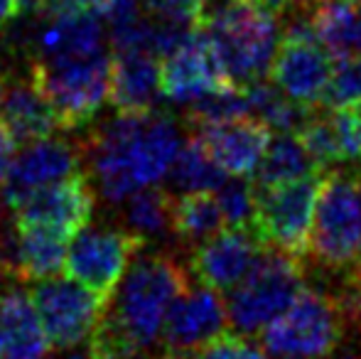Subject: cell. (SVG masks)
<instances>
[{
    "label": "cell",
    "mask_w": 361,
    "mask_h": 359,
    "mask_svg": "<svg viewBox=\"0 0 361 359\" xmlns=\"http://www.w3.org/2000/svg\"><path fill=\"white\" fill-rule=\"evenodd\" d=\"M361 249V168L322 175L314 205L310 254L329 273L352 266Z\"/></svg>",
    "instance_id": "obj_4"
},
{
    "label": "cell",
    "mask_w": 361,
    "mask_h": 359,
    "mask_svg": "<svg viewBox=\"0 0 361 359\" xmlns=\"http://www.w3.org/2000/svg\"><path fill=\"white\" fill-rule=\"evenodd\" d=\"M281 42L271 67L273 84L293 101L314 109L327 94L334 72L332 57L319 42Z\"/></svg>",
    "instance_id": "obj_15"
},
{
    "label": "cell",
    "mask_w": 361,
    "mask_h": 359,
    "mask_svg": "<svg viewBox=\"0 0 361 359\" xmlns=\"http://www.w3.org/2000/svg\"><path fill=\"white\" fill-rule=\"evenodd\" d=\"M305 286L302 259L266 246L251 273L228 296V322L243 335L263 332L293 305Z\"/></svg>",
    "instance_id": "obj_6"
},
{
    "label": "cell",
    "mask_w": 361,
    "mask_h": 359,
    "mask_svg": "<svg viewBox=\"0 0 361 359\" xmlns=\"http://www.w3.org/2000/svg\"><path fill=\"white\" fill-rule=\"evenodd\" d=\"M32 303L54 350H74L89 342L106 308L96 293L69 276L39 281L32 291Z\"/></svg>",
    "instance_id": "obj_10"
},
{
    "label": "cell",
    "mask_w": 361,
    "mask_h": 359,
    "mask_svg": "<svg viewBox=\"0 0 361 359\" xmlns=\"http://www.w3.org/2000/svg\"><path fill=\"white\" fill-rule=\"evenodd\" d=\"M172 205L162 187L152 185L138 190L126 200V221L133 234L140 239H160L172 229Z\"/></svg>",
    "instance_id": "obj_28"
},
{
    "label": "cell",
    "mask_w": 361,
    "mask_h": 359,
    "mask_svg": "<svg viewBox=\"0 0 361 359\" xmlns=\"http://www.w3.org/2000/svg\"><path fill=\"white\" fill-rule=\"evenodd\" d=\"M226 322V303L221 300L219 291L209 286L187 288L167 315L162 340H165V347L195 350L216 337L219 332H224Z\"/></svg>",
    "instance_id": "obj_17"
},
{
    "label": "cell",
    "mask_w": 361,
    "mask_h": 359,
    "mask_svg": "<svg viewBox=\"0 0 361 359\" xmlns=\"http://www.w3.org/2000/svg\"><path fill=\"white\" fill-rule=\"evenodd\" d=\"M172 185L182 192H214L226 180L221 165L212 158L207 145L197 135L182 143L170 170Z\"/></svg>",
    "instance_id": "obj_27"
},
{
    "label": "cell",
    "mask_w": 361,
    "mask_h": 359,
    "mask_svg": "<svg viewBox=\"0 0 361 359\" xmlns=\"http://www.w3.org/2000/svg\"><path fill=\"white\" fill-rule=\"evenodd\" d=\"M195 359H266V350L243 332H219L200 347Z\"/></svg>",
    "instance_id": "obj_34"
},
{
    "label": "cell",
    "mask_w": 361,
    "mask_h": 359,
    "mask_svg": "<svg viewBox=\"0 0 361 359\" xmlns=\"http://www.w3.org/2000/svg\"><path fill=\"white\" fill-rule=\"evenodd\" d=\"M332 359H361V352L359 350H344L339 355H334Z\"/></svg>",
    "instance_id": "obj_42"
},
{
    "label": "cell",
    "mask_w": 361,
    "mask_h": 359,
    "mask_svg": "<svg viewBox=\"0 0 361 359\" xmlns=\"http://www.w3.org/2000/svg\"><path fill=\"white\" fill-rule=\"evenodd\" d=\"M20 13V3L18 0H0V30L8 28Z\"/></svg>",
    "instance_id": "obj_39"
},
{
    "label": "cell",
    "mask_w": 361,
    "mask_h": 359,
    "mask_svg": "<svg viewBox=\"0 0 361 359\" xmlns=\"http://www.w3.org/2000/svg\"><path fill=\"white\" fill-rule=\"evenodd\" d=\"M352 109L357 111V116H359V121H361V101H357V104H354Z\"/></svg>",
    "instance_id": "obj_46"
},
{
    "label": "cell",
    "mask_w": 361,
    "mask_h": 359,
    "mask_svg": "<svg viewBox=\"0 0 361 359\" xmlns=\"http://www.w3.org/2000/svg\"><path fill=\"white\" fill-rule=\"evenodd\" d=\"M18 3L20 10H25V13H42V10H47V5L52 0H18Z\"/></svg>",
    "instance_id": "obj_40"
},
{
    "label": "cell",
    "mask_w": 361,
    "mask_h": 359,
    "mask_svg": "<svg viewBox=\"0 0 361 359\" xmlns=\"http://www.w3.org/2000/svg\"><path fill=\"white\" fill-rule=\"evenodd\" d=\"M30 79L54 106L62 128H81L109 101L111 57L99 52L79 59H39Z\"/></svg>",
    "instance_id": "obj_7"
},
{
    "label": "cell",
    "mask_w": 361,
    "mask_h": 359,
    "mask_svg": "<svg viewBox=\"0 0 361 359\" xmlns=\"http://www.w3.org/2000/svg\"><path fill=\"white\" fill-rule=\"evenodd\" d=\"M261 8H266L268 13H273L276 18H286L290 13H298V10H307L314 8L317 0H253Z\"/></svg>",
    "instance_id": "obj_38"
},
{
    "label": "cell",
    "mask_w": 361,
    "mask_h": 359,
    "mask_svg": "<svg viewBox=\"0 0 361 359\" xmlns=\"http://www.w3.org/2000/svg\"><path fill=\"white\" fill-rule=\"evenodd\" d=\"M322 175L314 173L302 180L276 187H258V209L253 231L271 249L286 251L295 259L310 254L314 205Z\"/></svg>",
    "instance_id": "obj_9"
},
{
    "label": "cell",
    "mask_w": 361,
    "mask_h": 359,
    "mask_svg": "<svg viewBox=\"0 0 361 359\" xmlns=\"http://www.w3.org/2000/svg\"><path fill=\"white\" fill-rule=\"evenodd\" d=\"M317 39L332 59L352 57L359 39V8L354 0H317L314 5Z\"/></svg>",
    "instance_id": "obj_25"
},
{
    "label": "cell",
    "mask_w": 361,
    "mask_h": 359,
    "mask_svg": "<svg viewBox=\"0 0 361 359\" xmlns=\"http://www.w3.org/2000/svg\"><path fill=\"white\" fill-rule=\"evenodd\" d=\"M347 330L332 293L305 286L293 305L263 330V350L276 359H324L342 345Z\"/></svg>",
    "instance_id": "obj_5"
},
{
    "label": "cell",
    "mask_w": 361,
    "mask_h": 359,
    "mask_svg": "<svg viewBox=\"0 0 361 359\" xmlns=\"http://www.w3.org/2000/svg\"><path fill=\"white\" fill-rule=\"evenodd\" d=\"M145 241L130 229L116 226H84L67 249L64 271L109 305L121 281L133 266Z\"/></svg>",
    "instance_id": "obj_8"
},
{
    "label": "cell",
    "mask_w": 361,
    "mask_h": 359,
    "mask_svg": "<svg viewBox=\"0 0 361 359\" xmlns=\"http://www.w3.org/2000/svg\"><path fill=\"white\" fill-rule=\"evenodd\" d=\"M106 25L99 15H47L35 42L42 59H79L104 52Z\"/></svg>",
    "instance_id": "obj_21"
},
{
    "label": "cell",
    "mask_w": 361,
    "mask_h": 359,
    "mask_svg": "<svg viewBox=\"0 0 361 359\" xmlns=\"http://www.w3.org/2000/svg\"><path fill=\"white\" fill-rule=\"evenodd\" d=\"M298 138L302 140L305 150L317 163L319 170L334 168L337 163H342V150H339V138H337L332 114L312 111V116L298 130Z\"/></svg>",
    "instance_id": "obj_30"
},
{
    "label": "cell",
    "mask_w": 361,
    "mask_h": 359,
    "mask_svg": "<svg viewBox=\"0 0 361 359\" xmlns=\"http://www.w3.org/2000/svg\"><path fill=\"white\" fill-rule=\"evenodd\" d=\"M160 94V64L155 54L118 52L111 59L109 101L118 114H147L155 109Z\"/></svg>",
    "instance_id": "obj_20"
},
{
    "label": "cell",
    "mask_w": 361,
    "mask_h": 359,
    "mask_svg": "<svg viewBox=\"0 0 361 359\" xmlns=\"http://www.w3.org/2000/svg\"><path fill=\"white\" fill-rule=\"evenodd\" d=\"M3 96H5L3 94V77H0V104H3Z\"/></svg>",
    "instance_id": "obj_47"
},
{
    "label": "cell",
    "mask_w": 361,
    "mask_h": 359,
    "mask_svg": "<svg viewBox=\"0 0 361 359\" xmlns=\"http://www.w3.org/2000/svg\"><path fill=\"white\" fill-rule=\"evenodd\" d=\"M224 214L212 192H182L172 205V231L187 244H202L224 229Z\"/></svg>",
    "instance_id": "obj_26"
},
{
    "label": "cell",
    "mask_w": 361,
    "mask_h": 359,
    "mask_svg": "<svg viewBox=\"0 0 361 359\" xmlns=\"http://www.w3.org/2000/svg\"><path fill=\"white\" fill-rule=\"evenodd\" d=\"M79 150L69 140L44 138L27 143L10 168L8 180L0 190V200L5 202V207L15 209L35 192L74 178L79 173Z\"/></svg>",
    "instance_id": "obj_14"
},
{
    "label": "cell",
    "mask_w": 361,
    "mask_h": 359,
    "mask_svg": "<svg viewBox=\"0 0 361 359\" xmlns=\"http://www.w3.org/2000/svg\"><path fill=\"white\" fill-rule=\"evenodd\" d=\"M332 121L337 128L339 150H342V163H352L361 168V121L352 106L332 109Z\"/></svg>",
    "instance_id": "obj_35"
},
{
    "label": "cell",
    "mask_w": 361,
    "mask_h": 359,
    "mask_svg": "<svg viewBox=\"0 0 361 359\" xmlns=\"http://www.w3.org/2000/svg\"><path fill=\"white\" fill-rule=\"evenodd\" d=\"M147 18L202 30L209 0H143Z\"/></svg>",
    "instance_id": "obj_33"
},
{
    "label": "cell",
    "mask_w": 361,
    "mask_h": 359,
    "mask_svg": "<svg viewBox=\"0 0 361 359\" xmlns=\"http://www.w3.org/2000/svg\"><path fill=\"white\" fill-rule=\"evenodd\" d=\"M228 77L224 72L219 54L207 37V32H192L175 52L160 64V89L162 96L175 104H195L209 91L228 87Z\"/></svg>",
    "instance_id": "obj_12"
},
{
    "label": "cell",
    "mask_w": 361,
    "mask_h": 359,
    "mask_svg": "<svg viewBox=\"0 0 361 359\" xmlns=\"http://www.w3.org/2000/svg\"><path fill=\"white\" fill-rule=\"evenodd\" d=\"M243 116H248L246 96H243V87H236V84L209 91L195 104H190V111H187V121L195 130L202 126L243 118Z\"/></svg>",
    "instance_id": "obj_29"
},
{
    "label": "cell",
    "mask_w": 361,
    "mask_h": 359,
    "mask_svg": "<svg viewBox=\"0 0 361 359\" xmlns=\"http://www.w3.org/2000/svg\"><path fill=\"white\" fill-rule=\"evenodd\" d=\"M216 202L221 207V214L226 226H246L253 229L258 209V187L246 178L224 180L216 190Z\"/></svg>",
    "instance_id": "obj_31"
},
{
    "label": "cell",
    "mask_w": 361,
    "mask_h": 359,
    "mask_svg": "<svg viewBox=\"0 0 361 359\" xmlns=\"http://www.w3.org/2000/svg\"><path fill=\"white\" fill-rule=\"evenodd\" d=\"M94 209V190L84 175L76 173L74 178L35 192L23 205L15 207L13 214L15 224L44 226V229L62 234L64 239H72L84 226H89Z\"/></svg>",
    "instance_id": "obj_13"
},
{
    "label": "cell",
    "mask_w": 361,
    "mask_h": 359,
    "mask_svg": "<svg viewBox=\"0 0 361 359\" xmlns=\"http://www.w3.org/2000/svg\"><path fill=\"white\" fill-rule=\"evenodd\" d=\"M266 244L253 229L228 226L192 249L190 269L202 286L214 291H233L256 266Z\"/></svg>",
    "instance_id": "obj_11"
},
{
    "label": "cell",
    "mask_w": 361,
    "mask_h": 359,
    "mask_svg": "<svg viewBox=\"0 0 361 359\" xmlns=\"http://www.w3.org/2000/svg\"><path fill=\"white\" fill-rule=\"evenodd\" d=\"M357 52L361 54V10H359V39H357Z\"/></svg>",
    "instance_id": "obj_43"
},
{
    "label": "cell",
    "mask_w": 361,
    "mask_h": 359,
    "mask_svg": "<svg viewBox=\"0 0 361 359\" xmlns=\"http://www.w3.org/2000/svg\"><path fill=\"white\" fill-rule=\"evenodd\" d=\"M202 30L214 44L228 82L236 87L271 72L283 39L276 15L253 0H209Z\"/></svg>",
    "instance_id": "obj_3"
},
{
    "label": "cell",
    "mask_w": 361,
    "mask_h": 359,
    "mask_svg": "<svg viewBox=\"0 0 361 359\" xmlns=\"http://www.w3.org/2000/svg\"><path fill=\"white\" fill-rule=\"evenodd\" d=\"M64 359H91L89 355H76V352H74V355H69V357H64Z\"/></svg>",
    "instance_id": "obj_45"
},
{
    "label": "cell",
    "mask_w": 361,
    "mask_h": 359,
    "mask_svg": "<svg viewBox=\"0 0 361 359\" xmlns=\"http://www.w3.org/2000/svg\"><path fill=\"white\" fill-rule=\"evenodd\" d=\"M243 96H246L248 116L266 123L271 130H278V133H298L314 111L312 106L293 101L276 84L266 82V79L243 84Z\"/></svg>",
    "instance_id": "obj_23"
},
{
    "label": "cell",
    "mask_w": 361,
    "mask_h": 359,
    "mask_svg": "<svg viewBox=\"0 0 361 359\" xmlns=\"http://www.w3.org/2000/svg\"><path fill=\"white\" fill-rule=\"evenodd\" d=\"M69 239L44 226L15 224L0 239V261L8 271L30 281H47L64 269Z\"/></svg>",
    "instance_id": "obj_18"
},
{
    "label": "cell",
    "mask_w": 361,
    "mask_h": 359,
    "mask_svg": "<svg viewBox=\"0 0 361 359\" xmlns=\"http://www.w3.org/2000/svg\"><path fill=\"white\" fill-rule=\"evenodd\" d=\"M49 342L32 296L13 291L0 296V359H47Z\"/></svg>",
    "instance_id": "obj_19"
},
{
    "label": "cell",
    "mask_w": 361,
    "mask_h": 359,
    "mask_svg": "<svg viewBox=\"0 0 361 359\" xmlns=\"http://www.w3.org/2000/svg\"><path fill=\"white\" fill-rule=\"evenodd\" d=\"M160 359H195L192 350H175V347H165Z\"/></svg>",
    "instance_id": "obj_41"
},
{
    "label": "cell",
    "mask_w": 361,
    "mask_h": 359,
    "mask_svg": "<svg viewBox=\"0 0 361 359\" xmlns=\"http://www.w3.org/2000/svg\"><path fill=\"white\" fill-rule=\"evenodd\" d=\"M101 3H104V0H52V3L47 5V15L94 13L101 18Z\"/></svg>",
    "instance_id": "obj_36"
},
{
    "label": "cell",
    "mask_w": 361,
    "mask_h": 359,
    "mask_svg": "<svg viewBox=\"0 0 361 359\" xmlns=\"http://www.w3.org/2000/svg\"><path fill=\"white\" fill-rule=\"evenodd\" d=\"M359 335H361V330H359Z\"/></svg>",
    "instance_id": "obj_48"
},
{
    "label": "cell",
    "mask_w": 361,
    "mask_h": 359,
    "mask_svg": "<svg viewBox=\"0 0 361 359\" xmlns=\"http://www.w3.org/2000/svg\"><path fill=\"white\" fill-rule=\"evenodd\" d=\"M182 148L180 126L167 114H118L94 135L91 170L99 195L121 205L167 178Z\"/></svg>",
    "instance_id": "obj_2"
},
{
    "label": "cell",
    "mask_w": 361,
    "mask_h": 359,
    "mask_svg": "<svg viewBox=\"0 0 361 359\" xmlns=\"http://www.w3.org/2000/svg\"><path fill=\"white\" fill-rule=\"evenodd\" d=\"M319 173L298 133H281L271 138L256 168V187H276Z\"/></svg>",
    "instance_id": "obj_24"
},
{
    "label": "cell",
    "mask_w": 361,
    "mask_h": 359,
    "mask_svg": "<svg viewBox=\"0 0 361 359\" xmlns=\"http://www.w3.org/2000/svg\"><path fill=\"white\" fill-rule=\"evenodd\" d=\"M361 101V57L334 59V72L329 79L322 104L327 109H344Z\"/></svg>",
    "instance_id": "obj_32"
},
{
    "label": "cell",
    "mask_w": 361,
    "mask_h": 359,
    "mask_svg": "<svg viewBox=\"0 0 361 359\" xmlns=\"http://www.w3.org/2000/svg\"><path fill=\"white\" fill-rule=\"evenodd\" d=\"M187 291V273L172 256L147 254L133 266L116 291V303L104 312L89 337L91 359H135L165 332L175 300Z\"/></svg>",
    "instance_id": "obj_1"
},
{
    "label": "cell",
    "mask_w": 361,
    "mask_h": 359,
    "mask_svg": "<svg viewBox=\"0 0 361 359\" xmlns=\"http://www.w3.org/2000/svg\"><path fill=\"white\" fill-rule=\"evenodd\" d=\"M15 158H18V140H15L13 133L0 123V190H3L5 180H8Z\"/></svg>",
    "instance_id": "obj_37"
},
{
    "label": "cell",
    "mask_w": 361,
    "mask_h": 359,
    "mask_svg": "<svg viewBox=\"0 0 361 359\" xmlns=\"http://www.w3.org/2000/svg\"><path fill=\"white\" fill-rule=\"evenodd\" d=\"M197 138L207 145V150L221 165L224 173L248 178L256 173L271 143V128L251 116H243V118L224 121V123L202 126L197 128Z\"/></svg>",
    "instance_id": "obj_16"
},
{
    "label": "cell",
    "mask_w": 361,
    "mask_h": 359,
    "mask_svg": "<svg viewBox=\"0 0 361 359\" xmlns=\"http://www.w3.org/2000/svg\"><path fill=\"white\" fill-rule=\"evenodd\" d=\"M354 269H357V273H359V276H361V249H359V256H357V261H354Z\"/></svg>",
    "instance_id": "obj_44"
},
{
    "label": "cell",
    "mask_w": 361,
    "mask_h": 359,
    "mask_svg": "<svg viewBox=\"0 0 361 359\" xmlns=\"http://www.w3.org/2000/svg\"><path fill=\"white\" fill-rule=\"evenodd\" d=\"M0 123L13 133L18 143L52 138L57 128H62L54 106L42 94V89L30 79L27 84H18L3 96L0 104Z\"/></svg>",
    "instance_id": "obj_22"
}]
</instances>
